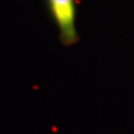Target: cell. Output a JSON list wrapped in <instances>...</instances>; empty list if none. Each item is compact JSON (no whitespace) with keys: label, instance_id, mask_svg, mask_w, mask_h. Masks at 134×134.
Here are the masks:
<instances>
[{"label":"cell","instance_id":"obj_1","mask_svg":"<svg viewBox=\"0 0 134 134\" xmlns=\"http://www.w3.org/2000/svg\"><path fill=\"white\" fill-rule=\"evenodd\" d=\"M52 16L59 30L62 41L65 45H73L78 40L75 24L74 0H48Z\"/></svg>","mask_w":134,"mask_h":134}]
</instances>
